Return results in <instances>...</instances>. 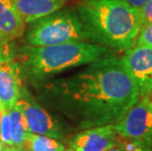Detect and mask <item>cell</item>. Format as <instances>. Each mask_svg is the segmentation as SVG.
Masks as SVG:
<instances>
[{
  "label": "cell",
  "mask_w": 152,
  "mask_h": 151,
  "mask_svg": "<svg viewBox=\"0 0 152 151\" xmlns=\"http://www.w3.org/2000/svg\"><path fill=\"white\" fill-rule=\"evenodd\" d=\"M113 125L83 128L70 142L68 151H106L119 143Z\"/></svg>",
  "instance_id": "obj_9"
},
{
  "label": "cell",
  "mask_w": 152,
  "mask_h": 151,
  "mask_svg": "<svg viewBox=\"0 0 152 151\" xmlns=\"http://www.w3.org/2000/svg\"><path fill=\"white\" fill-rule=\"evenodd\" d=\"M67 0H12L26 25L62 9Z\"/></svg>",
  "instance_id": "obj_11"
},
{
  "label": "cell",
  "mask_w": 152,
  "mask_h": 151,
  "mask_svg": "<svg viewBox=\"0 0 152 151\" xmlns=\"http://www.w3.org/2000/svg\"><path fill=\"white\" fill-rule=\"evenodd\" d=\"M10 117L11 121V137L12 145L16 147H21L24 143V140L28 133V130L26 123L25 117L22 111L17 106H14L9 111H6Z\"/></svg>",
  "instance_id": "obj_13"
},
{
  "label": "cell",
  "mask_w": 152,
  "mask_h": 151,
  "mask_svg": "<svg viewBox=\"0 0 152 151\" xmlns=\"http://www.w3.org/2000/svg\"><path fill=\"white\" fill-rule=\"evenodd\" d=\"M106 151H128V150L126 149V147L124 146V144L121 143V142H119L116 146L112 147V148H110V149L106 150Z\"/></svg>",
  "instance_id": "obj_19"
},
{
  "label": "cell",
  "mask_w": 152,
  "mask_h": 151,
  "mask_svg": "<svg viewBox=\"0 0 152 151\" xmlns=\"http://www.w3.org/2000/svg\"><path fill=\"white\" fill-rule=\"evenodd\" d=\"M138 10L140 15V28L152 24V0H147Z\"/></svg>",
  "instance_id": "obj_15"
},
{
  "label": "cell",
  "mask_w": 152,
  "mask_h": 151,
  "mask_svg": "<svg viewBox=\"0 0 152 151\" xmlns=\"http://www.w3.org/2000/svg\"><path fill=\"white\" fill-rule=\"evenodd\" d=\"M123 53V64L137 85L140 97L152 94V47L134 45Z\"/></svg>",
  "instance_id": "obj_7"
},
{
  "label": "cell",
  "mask_w": 152,
  "mask_h": 151,
  "mask_svg": "<svg viewBox=\"0 0 152 151\" xmlns=\"http://www.w3.org/2000/svg\"><path fill=\"white\" fill-rule=\"evenodd\" d=\"M126 1H128L132 6H134V7L140 9L147 0H126Z\"/></svg>",
  "instance_id": "obj_18"
},
{
  "label": "cell",
  "mask_w": 152,
  "mask_h": 151,
  "mask_svg": "<svg viewBox=\"0 0 152 151\" xmlns=\"http://www.w3.org/2000/svg\"><path fill=\"white\" fill-rule=\"evenodd\" d=\"M124 144V143H123ZM124 146L126 147V149L128 151H152L150 146H143V145H135V144L132 143L130 141V146H126L124 144Z\"/></svg>",
  "instance_id": "obj_17"
},
{
  "label": "cell",
  "mask_w": 152,
  "mask_h": 151,
  "mask_svg": "<svg viewBox=\"0 0 152 151\" xmlns=\"http://www.w3.org/2000/svg\"><path fill=\"white\" fill-rule=\"evenodd\" d=\"M117 54L109 48L89 41H76L56 45H24L19 49L15 61L28 79L35 82L75 67L95 62Z\"/></svg>",
  "instance_id": "obj_3"
},
{
  "label": "cell",
  "mask_w": 152,
  "mask_h": 151,
  "mask_svg": "<svg viewBox=\"0 0 152 151\" xmlns=\"http://www.w3.org/2000/svg\"><path fill=\"white\" fill-rule=\"evenodd\" d=\"M135 45H144L152 47V24L140 28Z\"/></svg>",
  "instance_id": "obj_16"
},
{
  "label": "cell",
  "mask_w": 152,
  "mask_h": 151,
  "mask_svg": "<svg viewBox=\"0 0 152 151\" xmlns=\"http://www.w3.org/2000/svg\"><path fill=\"white\" fill-rule=\"evenodd\" d=\"M2 151H24L20 147H16V146H6L3 147Z\"/></svg>",
  "instance_id": "obj_20"
},
{
  "label": "cell",
  "mask_w": 152,
  "mask_h": 151,
  "mask_svg": "<svg viewBox=\"0 0 152 151\" xmlns=\"http://www.w3.org/2000/svg\"><path fill=\"white\" fill-rule=\"evenodd\" d=\"M76 11L87 41L125 52L135 45L140 34V15L126 0H83Z\"/></svg>",
  "instance_id": "obj_2"
},
{
  "label": "cell",
  "mask_w": 152,
  "mask_h": 151,
  "mask_svg": "<svg viewBox=\"0 0 152 151\" xmlns=\"http://www.w3.org/2000/svg\"><path fill=\"white\" fill-rule=\"evenodd\" d=\"M2 149H3V144L1 141H0V151H2Z\"/></svg>",
  "instance_id": "obj_21"
},
{
  "label": "cell",
  "mask_w": 152,
  "mask_h": 151,
  "mask_svg": "<svg viewBox=\"0 0 152 151\" xmlns=\"http://www.w3.org/2000/svg\"><path fill=\"white\" fill-rule=\"evenodd\" d=\"M21 91L20 69L0 47V108L9 111L14 107L20 98Z\"/></svg>",
  "instance_id": "obj_8"
},
{
  "label": "cell",
  "mask_w": 152,
  "mask_h": 151,
  "mask_svg": "<svg viewBox=\"0 0 152 151\" xmlns=\"http://www.w3.org/2000/svg\"><path fill=\"white\" fill-rule=\"evenodd\" d=\"M16 106L25 117L28 133L46 136L53 139H62L63 130L61 125L43 107L31 99L26 89L22 88L21 95Z\"/></svg>",
  "instance_id": "obj_6"
},
{
  "label": "cell",
  "mask_w": 152,
  "mask_h": 151,
  "mask_svg": "<svg viewBox=\"0 0 152 151\" xmlns=\"http://www.w3.org/2000/svg\"><path fill=\"white\" fill-rule=\"evenodd\" d=\"M24 151H65V146L56 139L28 133L20 147Z\"/></svg>",
  "instance_id": "obj_12"
},
{
  "label": "cell",
  "mask_w": 152,
  "mask_h": 151,
  "mask_svg": "<svg viewBox=\"0 0 152 151\" xmlns=\"http://www.w3.org/2000/svg\"><path fill=\"white\" fill-rule=\"evenodd\" d=\"M120 137L135 145L152 146V97L145 95L129 109L118 123L113 125Z\"/></svg>",
  "instance_id": "obj_5"
},
{
  "label": "cell",
  "mask_w": 152,
  "mask_h": 151,
  "mask_svg": "<svg viewBox=\"0 0 152 151\" xmlns=\"http://www.w3.org/2000/svg\"><path fill=\"white\" fill-rule=\"evenodd\" d=\"M0 141L6 146H13L11 137V121L6 111L2 112L0 120Z\"/></svg>",
  "instance_id": "obj_14"
},
{
  "label": "cell",
  "mask_w": 152,
  "mask_h": 151,
  "mask_svg": "<svg viewBox=\"0 0 152 151\" xmlns=\"http://www.w3.org/2000/svg\"><path fill=\"white\" fill-rule=\"evenodd\" d=\"M25 33V42L31 46L87 41L82 22L72 8H62L31 22Z\"/></svg>",
  "instance_id": "obj_4"
},
{
  "label": "cell",
  "mask_w": 152,
  "mask_h": 151,
  "mask_svg": "<svg viewBox=\"0 0 152 151\" xmlns=\"http://www.w3.org/2000/svg\"><path fill=\"white\" fill-rule=\"evenodd\" d=\"M26 26L12 0H0V47L7 46L21 37L26 31Z\"/></svg>",
  "instance_id": "obj_10"
},
{
  "label": "cell",
  "mask_w": 152,
  "mask_h": 151,
  "mask_svg": "<svg viewBox=\"0 0 152 151\" xmlns=\"http://www.w3.org/2000/svg\"><path fill=\"white\" fill-rule=\"evenodd\" d=\"M138 97L137 85L116 54L54 80L43 91L44 100L80 130L118 123Z\"/></svg>",
  "instance_id": "obj_1"
}]
</instances>
